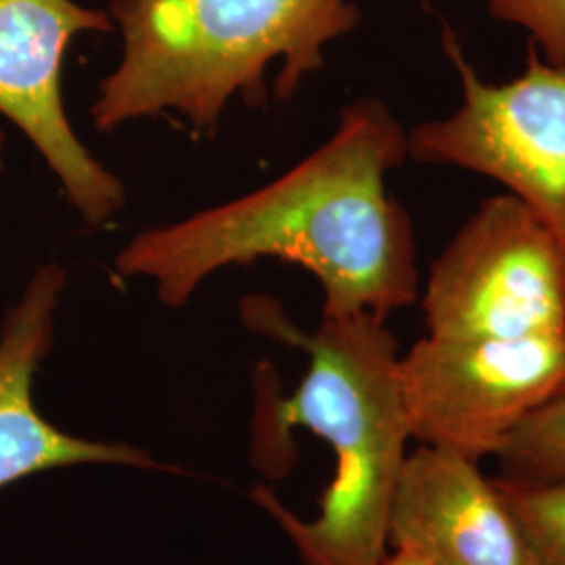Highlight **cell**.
<instances>
[{"instance_id": "obj_2", "label": "cell", "mask_w": 565, "mask_h": 565, "mask_svg": "<svg viewBox=\"0 0 565 565\" xmlns=\"http://www.w3.org/2000/svg\"><path fill=\"white\" fill-rule=\"evenodd\" d=\"M242 319L247 329L308 354L294 396H282L270 363L256 369V467L268 476L289 473L298 461L296 427L323 438L335 455V476L315 520L289 511L266 486L252 490L254 503L281 527L300 565L382 564L390 553L392 499L413 440L398 340L371 312L323 317L315 333H306L268 296H247Z\"/></svg>"}, {"instance_id": "obj_10", "label": "cell", "mask_w": 565, "mask_h": 565, "mask_svg": "<svg viewBox=\"0 0 565 565\" xmlns=\"http://www.w3.org/2000/svg\"><path fill=\"white\" fill-rule=\"evenodd\" d=\"M524 536L530 565H565V478H494Z\"/></svg>"}, {"instance_id": "obj_7", "label": "cell", "mask_w": 565, "mask_h": 565, "mask_svg": "<svg viewBox=\"0 0 565 565\" xmlns=\"http://www.w3.org/2000/svg\"><path fill=\"white\" fill-rule=\"evenodd\" d=\"M107 11L76 0H0V116L21 130L88 226L126 202L120 179L82 145L65 114L63 60L78 34H107Z\"/></svg>"}, {"instance_id": "obj_1", "label": "cell", "mask_w": 565, "mask_h": 565, "mask_svg": "<svg viewBox=\"0 0 565 565\" xmlns=\"http://www.w3.org/2000/svg\"><path fill=\"white\" fill-rule=\"evenodd\" d=\"M408 158V132L377 97L345 105L335 132L279 179L174 224L141 231L116 256L124 279L153 282L168 308L207 277L258 260L302 266L323 317L387 321L419 300L415 226L385 179Z\"/></svg>"}, {"instance_id": "obj_5", "label": "cell", "mask_w": 565, "mask_h": 565, "mask_svg": "<svg viewBox=\"0 0 565 565\" xmlns=\"http://www.w3.org/2000/svg\"><path fill=\"white\" fill-rule=\"evenodd\" d=\"M427 335L522 338L565 331V242L511 193L478 205L429 268Z\"/></svg>"}, {"instance_id": "obj_13", "label": "cell", "mask_w": 565, "mask_h": 565, "mask_svg": "<svg viewBox=\"0 0 565 565\" xmlns=\"http://www.w3.org/2000/svg\"><path fill=\"white\" fill-rule=\"evenodd\" d=\"M380 565H422L417 559H413V557H408V555H404V553H398V551H390L387 555H385L384 562Z\"/></svg>"}, {"instance_id": "obj_9", "label": "cell", "mask_w": 565, "mask_h": 565, "mask_svg": "<svg viewBox=\"0 0 565 565\" xmlns=\"http://www.w3.org/2000/svg\"><path fill=\"white\" fill-rule=\"evenodd\" d=\"M65 282L60 264L36 266L0 323V490L34 473L74 465L162 467L137 446L72 436L49 424L36 408L34 377L55 342Z\"/></svg>"}, {"instance_id": "obj_12", "label": "cell", "mask_w": 565, "mask_h": 565, "mask_svg": "<svg viewBox=\"0 0 565 565\" xmlns=\"http://www.w3.org/2000/svg\"><path fill=\"white\" fill-rule=\"evenodd\" d=\"M488 13L527 32L543 60L565 65V0H488Z\"/></svg>"}, {"instance_id": "obj_3", "label": "cell", "mask_w": 565, "mask_h": 565, "mask_svg": "<svg viewBox=\"0 0 565 565\" xmlns=\"http://www.w3.org/2000/svg\"><path fill=\"white\" fill-rule=\"evenodd\" d=\"M121 55L90 107L97 130L179 114L212 137L228 102L263 107L266 70L281 61L275 97L291 99L324 65V46L363 18L350 0H111Z\"/></svg>"}, {"instance_id": "obj_4", "label": "cell", "mask_w": 565, "mask_h": 565, "mask_svg": "<svg viewBox=\"0 0 565 565\" xmlns=\"http://www.w3.org/2000/svg\"><path fill=\"white\" fill-rule=\"evenodd\" d=\"M445 49L461 82V103L408 130V158L452 166L490 181L541 214L565 242V65L527 46L524 72L486 82L445 30Z\"/></svg>"}, {"instance_id": "obj_8", "label": "cell", "mask_w": 565, "mask_h": 565, "mask_svg": "<svg viewBox=\"0 0 565 565\" xmlns=\"http://www.w3.org/2000/svg\"><path fill=\"white\" fill-rule=\"evenodd\" d=\"M387 545L422 565H530L494 478L457 452H408L392 499Z\"/></svg>"}, {"instance_id": "obj_6", "label": "cell", "mask_w": 565, "mask_h": 565, "mask_svg": "<svg viewBox=\"0 0 565 565\" xmlns=\"http://www.w3.org/2000/svg\"><path fill=\"white\" fill-rule=\"evenodd\" d=\"M411 438L469 461L507 438L565 387V331L522 338L425 335L401 354Z\"/></svg>"}, {"instance_id": "obj_11", "label": "cell", "mask_w": 565, "mask_h": 565, "mask_svg": "<svg viewBox=\"0 0 565 565\" xmlns=\"http://www.w3.org/2000/svg\"><path fill=\"white\" fill-rule=\"evenodd\" d=\"M494 459L507 478H565V387L507 438Z\"/></svg>"}, {"instance_id": "obj_14", "label": "cell", "mask_w": 565, "mask_h": 565, "mask_svg": "<svg viewBox=\"0 0 565 565\" xmlns=\"http://www.w3.org/2000/svg\"><path fill=\"white\" fill-rule=\"evenodd\" d=\"M4 170V135L0 132V172Z\"/></svg>"}]
</instances>
